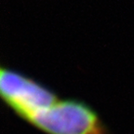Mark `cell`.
I'll return each mask as SVG.
<instances>
[{
	"label": "cell",
	"instance_id": "obj_1",
	"mask_svg": "<svg viewBox=\"0 0 134 134\" xmlns=\"http://www.w3.org/2000/svg\"><path fill=\"white\" fill-rule=\"evenodd\" d=\"M0 94L17 116L45 134H111L85 100L62 98L38 80L5 65L0 68Z\"/></svg>",
	"mask_w": 134,
	"mask_h": 134
}]
</instances>
